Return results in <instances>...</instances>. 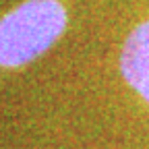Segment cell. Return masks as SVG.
<instances>
[{"mask_svg": "<svg viewBox=\"0 0 149 149\" xmlns=\"http://www.w3.org/2000/svg\"><path fill=\"white\" fill-rule=\"evenodd\" d=\"M66 27L58 0H27L0 19V66L17 68L42 56Z\"/></svg>", "mask_w": 149, "mask_h": 149, "instance_id": "cell-1", "label": "cell"}, {"mask_svg": "<svg viewBox=\"0 0 149 149\" xmlns=\"http://www.w3.org/2000/svg\"><path fill=\"white\" fill-rule=\"evenodd\" d=\"M120 68L126 83L149 104V21L137 25L126 37L120 54Z\"/></svg>", "mask_w": 149, "mask_h": 149, "instance_id": "cell-2", "label": "cell"}]
</instances>
